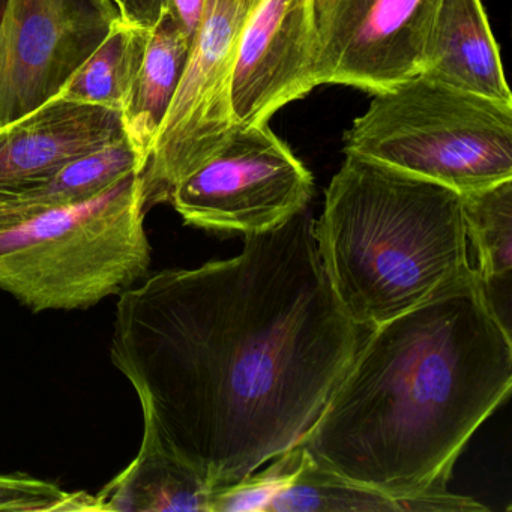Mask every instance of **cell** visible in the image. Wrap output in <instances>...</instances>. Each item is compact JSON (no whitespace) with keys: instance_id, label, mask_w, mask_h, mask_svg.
Wrapping results in <instances>:
<instances>
[{"instance_id":"9","label":"cell","mask_w":512,"mask_h":512,"mask_svg":"<svg viewBox=\"0 0 512 512\" xmlns=\"http://www.w3.org/2000/svg\"><path fill=\"white\" fill-rule=\"evenodd\" d=\"M439 0H317L314 85L391 91L421 73Z\"/></svg>"},{"instance_id":"19","label":"cell","mask_w":512,"mask_h":512,"mask_svg":"<svg viewBox=\"0 0 512 512\" xmlns=\"http://www.w3.org/2000/svg\"><path fill=\"white\" fill-rule=\"evenodd\" d=\"M262 472L251 473L235 484L214 488L209 496V512L266 511V506L286 490L301 470L305 451L301 445L274 458Z\"/></svg>"},{"instance_id":"23","label":"cell","mask_w":512,"mask_h":512,"mask_svg":"<svg viewBox=\"0 0 512 512\" xmlns=\"http://www.w3.org/2000/svg\"><path fill=\"white\" fill-rule=\"evenodd\" d=\"M5 0H0V20H2V13H4Z\"/></svg>"},{"instance_id":"5","label":"cell","mask_w":512,"mask_h":512,"mask_svg":"<svg viewBox=\"0 0 512 512\" xmlns=\"http://www.w3.org/2000/svg\"><path fill=\"white\" fill-rule=\"evenodd\" d=\"M344 152L472 193L512 179V106L418 74L374 95Z\"/></svg>"},{"instance_id":"11","label":"cell","mask_w":512,"mask_h":512,"mask_svg":"<svg viewBox=\"0 0 512 512\" xmlns=\"http://www.w3.org/2000/svg\"><path fill=\"white\" fill-rule=\"evenodd\" d=\"M124 139L121 113L53 98L0 128V202Z\"/></svg>"},{"instance_id":"20","label":"cell","mask_w":512,"mask_h":512,"mask_svg":"<svg viewBox=\"0 0 512 512\" xmlns=\"http://www.w3.org/2000/svg\"><path fill=\"white\" fill-rule=\"evenodd\" d=\"M0 511H95V497L83 491L68 493L31 476L0 475Z\"/></svg>"},{"instance_id":"7","label":"cell","mask_w":512,"mask_h":512,"mask_svg":"<svg viewBox=\"0 0 512 512\" xmlns=\"http://www.w3.org/2000/svg\"><path fill=\"white\" fill-rule=\"evenodd\" d=\"M313 190L307 167L268 124H247L173 188L169 203L188 226L253 235L304 211Z\"/></svg>"},{"instance_id":"16","label":"cell","mask_w":512,"mask_h":512,"mask_svg":"<svg viewBox=\"0 0 512 512\" xmlns=\"http://www.w3.org/2000/svg\"><path fill=\"white\" fill-rule=\"evenodd\" d=\"M145 166L127 137L115 145L71 161L61 170L0 202V229L50 209L76 205L106 191L128 175H142Z\"/></svg>"},{"instance_id":"2","label":"cell","mask_w":512,"mask_h":512,"mask_svg":"<svg viewBox=\"0 0 512 512\" xmlns=\"http://www.w3.org/2000/svg\"><path fill=\"white\" fill-rule=\"evenodd\" d=\"M511 386V328L473 269L370 329L301 446L317 466L392 496L446 493Z\"/></svg>"},{"instance_id":"1","label":"cell","mask_w":512,"mask_h":512,"mask_svg":"<svg viewBox=\"0 0 512 512\" xmlns=\"http://www.w3.org/2000/svg\"><path fill=\"white\" fill-rule=\"evenodd\" d=\"M370 329L341 310L310 209L241 254L121 293L115 367L163 442L211 490L301 445Z\"/></svg>"},{"instance_id":"12","label":"cell","mask_w":512,"mask_h":512,"mask_svg":"<svg viewBox=\"0 0 512 512\" xmlns=\"http://www.w3.org/2000/svg\"><path fill=\"white\" fill-rule=\"evenodd\" d=\"M458 91L512 106L499 49L481 0H439L421 73Z\"/></svg>"},{"instance_id":"22","label":"cell","mask_w":512,"mask_h":512,"mask_svg":"<svg viewBox=\"0 0 512 512\" xmlns=\"http://www.w3.org/2000/svg\"><path fill=\"white\" fill-rule=\"evenodd\" d=\"M206 0H169L167 13L172 16L182 34L193 43L205 14Z\"/></svg>"},{"instance_id":"18","label":"cell","mask_w":512,"mask_h":512,"mask_svg":"<svg viewBox=\"0 0 512 512\" xmlns=\"http://www.w3.org/2000/svg\"><path fill=\"white\" fill-rule=\"evenodd\" d=\"M148 29L121 19L65 83L58 97L122 113L148 46Z\"/></svg>"},{"instance_id":"8","label":"cell","mask_w":512,"mask_h":512,"mask_svg":"<svg viewBox=\"0 0 512 512\" xmlns=\"http://www.w3.org/2000/svg\"><path fill=\"white\" fill-rule=\"evenodd\" d=\"M119 19L113 0H5L0 128L58 97Z\"/></svg>"},{"instance_id":"21","label":"cell","mask_w":512,"mask_h":512,"mask_svg":"<svg viewBox=\"0 0 512 512\" xmlns=\"http://www.w3.org/2000/svg\"><path fill=\"white\" fill-rule=\"evenodd\" d=\"M122 20L152 31L167 10L169 0H113Z\"/></svg>"},{"instance_id":"6","label":"cell","mask_w":512,"mask_h":512,"mask_svg":"<svg viewBox=\"0 0 512 512\" xmlns=\"http://www.w3.org/2000/svg\"><path fill=\"white\" fill-rule=\"evenodd\" d=\"M259 0H206L187 65L142 173L145 211L211 160L236 130L232 82L239 34Z\"/></svg>"},{"instance_id":"3","label":"cell","mask_w":512,"mask_h":512,"mask_svg":"<svg viewBox=\"0 0 512 512\" xmlns=\"http://www.w3.org/2000/svg\"><path fill=\"white\" fill-rule=\"evenodd\" d=\"M341 310L373 329L473 271L458 191L346 154L316 221Z\"/></svg>"},{"instance_id":"15","label":"cell","mask_w":512,"mask_h":512,"mask_svg":"<svg viewBox=\"0 0 512 512\" xmlns=\"http://www.w3.org/2000/svg\"><path fill=\"white\" fill-rule=\"evenodd\" d=\"M190 47L191 41L166 11L149 34L145 56L121 113L125 137L145 167L181 82Z\"/></svg>"},{"instance_id":"4","label":"cell","mask_w":512,"mask_h":512,"mask_svg":"<svg viewBox=\"0 0 512 512\" xmlns=\"http://www.w3.org/2000/svg\"><path fill=\"white\" fill-rule=\"evenodd\" d=\"M142 175L133 173L86 202L0 229V289L35 313L85 310L146 277Z\"/></svg>"},{"instance_id":"17","label":"cell","mask_w":512,"mask_h":512,"mask_svg":"<svg viewBox=\"0 0 512 512\" xmlns=\"http://www.w3.org/2000/svg\"><path fill=\"white\" fill-rule=\"evenodd\" d=\"M461 197L467 241L476 260L473 268L499 313V298L508 304L511 298L512 179Z\"/></svg>"},{"instance_id":"14","label":"cell","mask_w":512,"mask_h":512,"mask_svg":"<svg viewBox=\"0 0 512 512\" xmlns=\"http://www.w3.org/2000/svg\"><path fill=\"white\" fill-rule=\"evenodd\" d=\"M479 512L487 506L472 497L446 493L398 497L356 484L317 466L307 452L292 484L265 512Z\"/></svg>"},{"instance_id":"13","label":"cell","mask_w":512,"mask_h":512,"mask_svg":"<svg viewBox=\"0 0 512 512\" xmlns=\"http://www.w3.org/2000/svg\"><path fill=\"white\" fill-rule=\"evenodd\" d=\"M211 488L143 418L139 454L95 496V511L209 512Z\"/></svg>"},{"instance_id":"10","label":"cell","mask_w":512,"mask_h":512,"mask_svg":"<svg viewBox=\"0 0 512 512\" xmlns=\"http://www.w3.org/2000/svg\"><path fill=\"white\" fill-rule=\"evenodd\" d=\"M317 0H259L236 49L232 107L236 124H268L281 107L316 88Z\"/></svg>"}]
</instances>
